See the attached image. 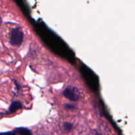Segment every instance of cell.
<instances>
[{"label": "cell", "instance_id": "obj_2", "mask_svg": "<svg viewBox=\"0 0 135 135\" xmlns=\"http://www.w3.org/2000/svg\"><path fill=\"white\" fill-rule=\"evenodd\" d=\"M63 96L71 101L76 102L80 98V92L77 88L69 86L64 90Z\"/></svg>", "mask_w": 135, "mask_h": 135}, {"label": "cell", "instance_id": "obj_5", "mask_svg": "<svg viewBox=\"0 0 135 135\" xmlns=\"http://www.w3.org/2000/svg\"><path fill=\"white\" fill-rule=\"evenodd\" d=\"M73 128V124L71 123L66 122L63 125V130L65 133H69V132H71L72 131Z\"/></svg>", "mask_w": 135, "mask_h": 135}, {"label": "cell", "instance_id": "obj_4", "mask_svg": "<svg viewBox=\"0 0 135 135\" xmlns=\"http://www.w3.org/2000/svg\"><path fill=\"white\" fill-rule=\"evenodd\" d=\"M13 131L17 135H32V132L28 129L25 127L16 128Z\"/></svg>", "mask_w": 135, "mask_h": 135}, {"label": "cell", "instance_id": "obj_8", "mask_svg": "<svg viewBox=\"0 0 135 135\" xmlns=\"http://www.w3.org/2000/svg\"><path fill=\"white\" fill-rule=\"evenodd\" d=\"M1 24H2V18H1V16H0V26L1 25Z\"/></svg>", "mask_w": 135, "mask_h": 135}, {"label": "cell", "instance_id": "obj_7", "mask_svg": "<svg viewBox=\"0 0 135 135\" xmlns=\"http://www.w3.org/2000/svg\"><path fill=\"white\" fill-rule=\"evenodd\" d=\"M0 135H17L14 131H7L0 133Z\"/></svg>", "mask_w": 135, "mask_h": 135}, {"label": "cell", "instance_id": "obj_6", "mask_svg": "<svg viewBox=\"0 0 135 135\" xmlns=\"http://www.w3.org/2000/svg\"><path fill=\"white\" fill-rule=\"evenodd\" d=\"M65 107L66 109H69V110H73V109H75V106H74L73 105H72V104H67L65 105Z\"/></svg>", "mask_w": 135, "mask_h": 135}, {"label": "cell", "instance_id": "obj_1", "mask_svg": "<svg viewBox=\"0 0 135 135\" xmlns=\"http://www.w3.org/2000/svg\"><path fill=\"white\" fill-rule=\"evenodd\" d=\"M24 39V33L20 28L13 29L9 37V43L13 46H19L22 44Z\"/></svg>", "mask_w": 135, "mask_h": 135}, {"label": "cell", "instance_id": "obj_3", "mask_svg": "<svg viewBox=\"0 0 135 135\" xmlns=\"http://www.w3.org/2000/svg\"><path fill=\"white\" fill-rule=\"evenodd\" d=\"M22 108V104L18 101H14L11 103L9 108V111L7 113H12L17 112Z\"/></svg>", "mask_w": 135, "mask_h": 135}]
</instances>
